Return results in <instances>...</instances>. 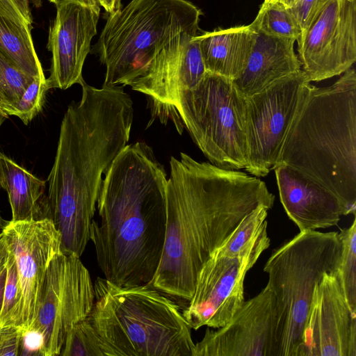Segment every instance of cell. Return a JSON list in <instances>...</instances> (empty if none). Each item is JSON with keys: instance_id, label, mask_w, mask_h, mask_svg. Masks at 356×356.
<instances>
[{"instance_id": "40", "label": "cell", "mask_w": 356, "mask_h": 356, "mask_svg": "<svg viewBox=\"0 0 356 356\" xmlns=\"http://www.w3.org/2000/svg\"><path fill=\"white\" fill-rule=\"evenodd\" d=\"M81 1H82L83 2H84L87 4H90V5L95 6H100L99 0H81Z\"/></svg>"}, {"instance_id": "39", "label": "cell", "mask_w": 356, "mask_h": 356, "mask_svg": "<svg viewBox=\"0 0 356 356\" xmlns=\"http://www.w3.org/2000/svg\"><path fill=\"white\" fill-rule=\"evenodd\" d=\"M8 116V115L0 108V127Z\"/></svg>"}, {"instance_id": "8", "label": "cell", "mask_w": 356, "mask_h": 356, "mask_svg": "<svg viewBox=\"0 0 356 356\" xmlns=\"http://www.w3.org/2000/svg\"><path fill=\"white\" fill-rule=\"evenodd\" d=\"M176 113L212 164L245 168L246 97L233 81L206 72L194 88L180 93Z\"/></svg>"}, {"instance_id": "20", "label": "cell", "mask_w": 356, "mask_h": 356, "mask_svg": "<svg viewBox=\"0 0 356 356\" xmlns=\"http://www.w3.org/2000/svg\"><path fill=\"white\" fill-rule=\"evenodd\" d=\"M255 36L249 25L218 29L196 35L206 71L236 80L248 63Z\"/></svg>"}, {"instance_id": "23", "label": "cell", "mask_w": 356, "mask_h": 356, "mask_svg": "<svg viewBox=\"0 0 356 356\" xmlns=\"http://www.w3.org/2000/svg\"><path fill=\"white\" fill-rule=\"evenodd\" d=\"M256 33L298 41L300 26L289 8L276 1H264L254 21L249 24Z\"/></svg>"}, {"instance_id": "22", "label": "cell", "mask_w": 356, "mask_h": 356, "mask_svg": "<svg viewBox=\"0 0 356 356\" xmlns=\"http://www.w3.org/2000/svg\"><path fill=\"white\" fill-rule=\"evenodd\" d=\"M32 28L17 24L0 13V49L26 74L46 79L35 50Z\"/></svg>"}, {"instance_id": "10", "label": "cell", "mask_w": 356, "mask_h": 356, "mask_svg": "<svg viewBox=\"0 0 356 356\" xmlns=\"http://www.w3.org/2000/svg\"><path fill=\"white\" fill-rule=\"evenodd\" d=\"M309 82L302 70L246 97L247 165L266 177L279 164L282 148Z\"/></svg>"}, {"instance_id": "42", "label": "cell", "mask_w": 356, "mask_h": 356, "mask_svg": "<svg viewBox=\"0 0 356 356\" xmlns=\"http://www.w3.org/2000/svg\"><path fill=\"white\" fill-rule=\"evenodd\" d=\"M40 1V0H37ZM50 2L54 3V4L58 5L59 3H60L63 0H49Z\"/></svg>"}, {"instance_id": "32", "label": "cell", "mask_w": 356, "mask_h": 356, "mask_svg": "<svg viewBox=\"0 0 356 356\" xmlns=\"http://www.w3.org/2000/svg\"><path fill=\"white\" fill-rule=\"evenodd\" d=\"M42 335L36 331H24L19 355H40Z\"/></svg>"}, {"instance_id": "3", "label": "cell", "mask_w": 356, "mask_h": 356, "mask_svg": "<svg viewBox=\"0 0 356 356\" xmlns=\"http://www.w3.org/2000/svg\"><path fill=\"white\" fill-rule=\"evenodd\" d=\"M168 179L146 143L127 145L105 173L90 241L104 278L120 286L148 284L165 237Z\"/></svg>"}, {"instance_id": "18", "label": "cell", "mask_w": 356, "mask_h": 356, "mask_svg": "<svg viewBox=\"0 0 356 356\" xmlns=\"http://www.w3.org/2000/svg\"><path fill=\"white\" fill-rule=\"evenodd\" d=\"M274 170L281 203L300 231L328 228L348 215L332 192L307 175L284 163Z\"/></svg>"}, {"instance_id": "6", "label": "cell", "mask_w": 356, "mask_h": 356, "mask_svg": "<svg viewBox=\"0 0 356 356\" xmlns=\"http://www.w3.org/2000/svg\"><path fill=\"white\" fill-rule=\"evenodd\" d=\"M202 10L187 0H131L108 15L90 52L106 66L102 86H129L177 35H197Z\"/></svg>"}, {"instance_id": "15", "label": "cell", "mask_w": 356, "mask_h": 356, "mask_svg": "<svg viewBox=\"0 0 356 356\" xmlns=\"http://www.w3.org/2000/svg\"><path fill=\"white\" fill-rule=\"evenodd\" d=\"M275 298L266 285L224 326L207 327L193 356H275Z\"/></svg>"}, {"instance_id": "9", "label": "cell", "mask_w": 356, "mask_h": 356, "mask_svg": "<svg viewBox=\"0 0 356 356\" xmlns=\"http://www.w3.org/2000/svg\"><path fill=\"white\" fill-rule=\"evenodd\" d=\"M95 300L94 283L80 257L58 252L49 265L35 318L27 330L42 335L41 356L60 355L68 332L90 316Z\"/></svg>"}, {"instance_id": "5", "label": "cell", "mask_w": 356, "mask_h": 356, "mask_svg": "<svg viewBox=\"0 0 356 356\" xmlns=\"http://www.w3.org/2000/svg\"><path fill=\"white\" fill-rule=\"evenodd\" d=\"M95 300L88 316L106 356H193L191 327L179 307L149 284L94 283Z\"/></svg>"}, {"instance_id": "14", "label": "cell", "mask_w": 356, "mask_h": 356, "mask_svg": "<svg viewBox=\"0 0 356 356\" xmlns=\"http://www.w3.org/2000/svg\"><path fill=\"white\" fill-rule=\"evenodd\" d=\"M206 72L196 35L182 33L158 51L129 86L148 96L154 113L165 120L177 115L180 93L194 88Z\"/></svg>"}, {"instance_id": "41", "label": "cell", "mask_w": 356, "mask_h": 356, "mask_svg": "<svg viewBox=\"0 0 356 356\" xmlns=\"http://www.w3.org/2000/svg\"><path fill=\"white\" fill-rule=\"evenodd\" d=\"M8 221L5 220L0 214V232H2Z\"/></svg>"}, {"instance_id": "27", "label": "cell", "mask_w": 356, "mask_h": 356, "mask_svg": "<svg viewBox=\"0 0 356 356\" xmlns=\"http://www.w3.org/2000/svg\"><path fill=\"white\" fill-rule=\"evenodd\" d=\"M35 79L20 70L0 49V108L2 110L15 105Z\"/></svg>"}, {"instance_id": "11", "label": "cell", "mask_w": 356, "mask_h": 356, "mask_svg": "<svg viewBox=\"0 0 356 356\" xmlns=\"http://www.w3.org/2000/svg\"><path fill=\"white\" fill-rule=\"evenodd\" d=\"M266 221L243 254L229 257L213 253L197 277L195 290L182 312L191 329L226 325L244 302V280L261 253L270 245Z\"/></svg>"}, {"instance_id": "26", "label": "cell", "mask_w": 356, "mask_h": 356, "mask_svg": "<svg viewBox=\"0 0 356 356\" xmlns=\"http://www.w3.org/2000/svg\"><path fill=\"white\" fill-rule=\"evenodd\" d=\"M60 355L106 356L102 339L88 317L70 330Z\"/></svg>"}, {"instance_id": "35", "label": "cell", "mask_w": 356, "mask_h": 356, "mask_svg": "<svg viewBox=\"0 0 356 356\" xmlns=\"http://www.w3.org/2000/svg\"><path fill=\"white\" fill-rule=\"evenodd\" d=\"M27 22L32 24L33 19L30 9V0H15Z\"/></svg>"}, {"instance_id": "25", "label": "cell", "mask_w": 356, "mask_h": 356, "mask_svg": "<svg viewBox=\"0 0 356 356\" xmlns=\"http://www.w3.org/2000/svg\"><path fill=\"white\" fill-rule=\"evenodd\" d=\"M259 206L245 216L226 241L213 253L219 256L234 257L246 251L254 241L264 222L268 211Z\"/></svg>"}, {"instance_id": "36", "label": "cell", "mask_w": 356, "mask_h": 356, "mask_svg": "<svg viewBox=\"0 0 356 356\" xmlns=\"http://www.w3.org/2000/svg\"><path fill=\"white\" fill-rule=\"evenodd\" d=\"M8 249L3 232H0V268L6 264Z\"/></svg>"}, {"instance_id": "13", "label": "cell", "mask_w": 356, "mask_h": 356, "mask_svg": "<svg viewBox=\"0 0 356 356\" xmlns=\"http://www.w3.org/2000/svg\"><path fill=\"white\" fill-rule=\"evenodd\" d=\"M19 278L15 325L27 330L35 318L44 277L60 250V235L49 218L8 221L2 230Z\"/></svg>"}, {"instance_id": "37", "label": "cell", "mask_w": 356, "mask_h": 356, "mask_svg": "<svg viewBox=\"0 0 356 356\" xmlns=\"http://www.w3.org/2000/svg\"><path fill=\"white\" fill-rule=\"evenodd\" d=\"M6 279V266L0 273V312L3 306V293Z\"/></svg>"}, {"instance_id": "33", "label": "cell", "mask_w": 356, "mask_h": 356, "mask_svg": "<svg viewBox=\"0 0 356 356\" xmlns=\"http://www.w3.org/2000/svg\"><path fill=\"white\" fill-rule=\"evenodd\" d=\"M0 13L17 24L32 26L23 15L15 0H0Z\"/></svg>"}, {"instance_id": "16", "label": "cell", "mask_w": 356, "mask_h": 356, "mask_svg": "<svg viewBox=\"0 0 356 356\" xmlns=\"http://www.w3.org/2000/svg\"><path fill=\"white\" fill-rule=\"evenodd\" d=\"M299 356H356V313L337 271L326 273L314 288Z\"/></svg>"}, {"instance_id": "19", "label": "cell", "mask_w": 356, "mask_h": 356, "mask_svg": "<svg viewBox=\"0 0 356 356\" xmlns=\"http://www.w3.org/2000/svg\"><path fill=\"white\" fill-rule=\"evenodd\" d=\"M295 42L256 33L248 63L241 76L233 81L239 91L248 97L300 70Z\"/></svg>"}, {"instance_id": "43", "label": "cell", "mask_w": 356, "mask_h": 356, "mask_svg": "<svg viewBox=\"0 0 356 356\" xmlns=\"http://www.w3.org/2000/svg\"><path fill=\"white\" fill-rule=\"evenodd\" d=\"M5 266H6V264H5V266H3V267H1V268H0V273H1V271L3 270V268H5Z\"/></svg>"}, {"instance_id": "30", "label": "cell", "mask_w": 356, "mask_h": 356, "mask_svg": "<svg viewBox=\"0 0 356 356\" xmlns=\"http://www.w3.org/2000/svg\"><path fill=\"white\" fill-rule=\"evenodd\" d=\"M331 1L332 0H298L293 6L290 8L300 26L302 31L300 37L308 29L321 10Z\"/></svg>"}, {"instance_id": "34", "label": "cell", "mask_w": 356, "mask_h": 356, "mask_svg": "<svg viewBox=\"0 0 356 356\" xmlns=\"http://www.w3.org/2000/svg\"><path fill=\"white\" fill-rule=\"evenodd\" d=\"M99 3L100 7H103L108 15L115 13L122 7V0H99Z\"/></svg>"}, {"instance_id": "1", "label": "cell", "mask_w": 356, "mask_h": 356, "mask_svg": "<svg viewBox=\"0 0 356 356\" xmlns=\"http://www.w3.org/2000/svg\"><path fill=\"white\" fill-rule=\"evenodd\" d=\"M165 202V237L149 284L189 301L204 264L243 218L259 206L270 209L275 195L255 176L199 162L181 152L171 157Z\"/></svg>"}, {"instance_id": "21", "label": "cell", "mask_w": 356, "mask_h": 356, "mask_svg": "<svg viewBox=\"0 0 356 356\" xmlns=\"http://www.w3.org/2000/svg\"><path fill=\"white\" fill-rule=\"evenodd\" d=\"M45 181L0 152V189L5 190L12 211L11 220L48 218Z\"/></svg>"}, {"instance_id": "2", "label": "cell", "mask_w": 356, "mask_h": 356, "mask_svg": "<svg viewBox=\"0 0 356 356\" xmlns=\"http://www.w3.org/2000/svg\"><path fill=\"white\" fill-rule=\"evenodd\" d=\"M81 86V99L69 105L60 124L47 195L61 252L80 257L90 241L102 175L127 145L134 118L122 86Z\"/></svg>"}, {"instance_id": "7", "label": "cell", "mask_w": 356, "mask_h": 356, "mask_svg": "<svg viewBox=\"0 0 356 356\" xmlns=\"http://www.w3.org/2000/svg\"><path fill=\"white\" fill-rule=\"evenodd\" d=\"M342 244L339 232H300L275 250L264 265L275 298V356H299L315 286L337 271Z\"/></svg>"}, {"instance_id": "31", "label": "cell", "mask_w": 356, "mask_h": 356, "mask_svg": "<svg viewBox=\"0 0 356 356\" xmlns=\"http://www.w3.org/2000/svg\"><path fill=\"white\" fill-rule=\"evenodd\" d=\"M23 333L19 326L0 327V356L19 355Z\"/></svg>"}, {"instance_id": "38", "label": "cell", "mask_w": 356, "mask_h": 356, "mask_svg": "<svg viewBox=\"0 0 356 356\" xmlns=\"http://www.w3.org/2000/svg\"><path fill=\"white\" fill-rule=\"evenodd\" d=\"M287 8H291L298 0H277Z\"/></svg>"}, {"instance_id": "4", "label": "cell", "mask_w": 356, "mask_h": 356, "mask_svg": "<svg viewBox=\"0 0 356 356\" xmlns=\"http://www.w3.org/2000/svg\"><path fill=\"white\" fill-rule=\"evenodd\" d=\"M296 169L332 192L347 214L356 211V72L333 84L308 83L285 138L279 164ZM278 164V165H279Z\"/></svg>"}, {"instance_id": "17", "label": "cell", "mask_w": 356, "mask_h": 356, "mask_svg": "<svg viewBox=\"0 0 356 356\" xmlns=\"http://www.w3.org/2000/svg\"><path fill=\"white\" fill-rule=\"evenodd\" d=\"M100 6L81 0H63L56 5V15L49 29L47 49L51 52L48 88L65 90L85 81L82 70L97 35Z\"/></svg>"}, {"instance_id": "44", "label": "cell", "mask_w": 356, "mask_h": 356, "mask_svg": "<svg viewBox=\"0 0 356 356\" xmlns=\"http://www.w3.org/2000/svg\"><path fill=\"white\" fill-rule=\"evenodd\" d=\"M276 1V0H264V1Z\"/></svg>"}, {"instance_id": "29", "label": "cell", "mask_w": 356, "mask_h": 356, "mask_svg": "<svg viewBox=\"0 0 356 356\" xmlns=\"http://www.w3.org/2000/svg\"><path fill=\"white\" fill-rule=\"evenodd\" d=\"M6 268V279L3 306L0 312V327L15 325L16 310L19 301V285L17 265L15 257L9 249Z\"/></svg>"}, {"instance_id": "12", "label": "cell", "mask_w": 356, "mask_h": 356, "mask_svg": "<svg viewBox=\"0 0 356 356\" xmlns=\"http://www.w3.org/2000/svg\"><path fill=\"white\" fill-rule=\"evenodd\" d=\"M307 80L341 75L356 60V0H332L297 41Z\"/></svg>"}, {"instance_id": "28", "label": "cell", "mask_w": 356, "mask_h": 356, "mask_svg": "<svg viewBox=\"0 0 356 356\" xmlns=\"http://www.w3.org/2000/svg\"><path fill=\"white\" fill-rule=\"evenodd\" d=\"M46 79H35L15 105L3 111L8 115L18 117L24 124H28L42 110L49 90Z\"/></svg>"}, {"instance_id": "24", "label": "cell", "mask_w": 356, "mask_h": 356, "mask_svg": "<svg viewBox=\"0 0 356 356\" xmlns=\"http://www.w3.org/2000/svg\"><path fill=\"white\" fill-rule=\"evenodd\" d=\"M342 249L337 276L350 310L356 313V218L339 233Z\"/></svg>"}]
</instances>
